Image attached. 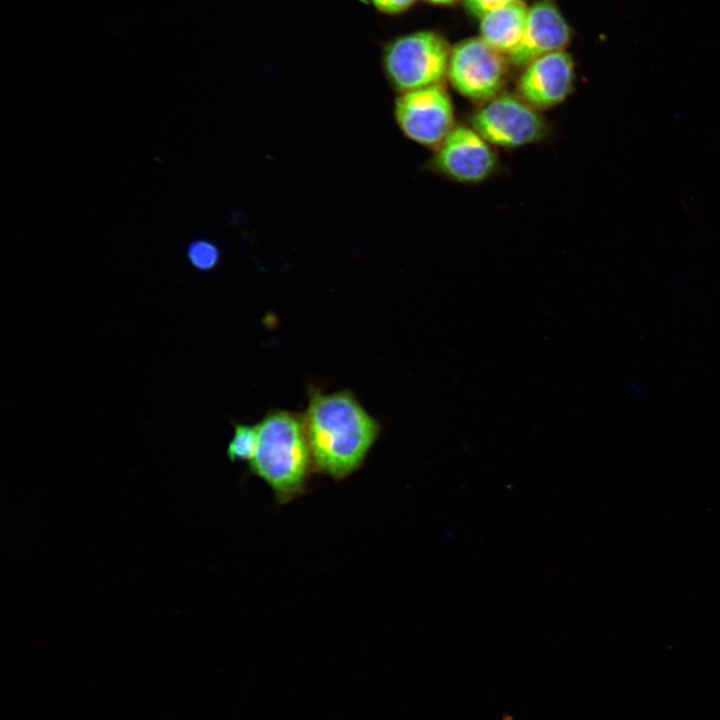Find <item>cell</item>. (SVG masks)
<instances>
[{"label":"cell","instance_id":"cell-4","mask_svg":"<svg viewBox=\"0 0 720 720\" xmlns=\"http://www.w3.org/2000/svg\"><path fill=\"white\" fill-rule=\"evenodd\" d=\"M469 125L492 146L508 149L538 143L549 134L540 110L519 95L503 92L481 103Z\"/></svg>","mask_w":720,"mask_h":720},{"label":"cell","instance_id":"cell-8","mask_svg":"<svg viewBox=\"0 0 720 720\" xmlns=\"http://www.w3.org/2000/svg\"><path fill=\"white\" fill-rule=\"evenodd\" d=\"M575 83V64L565 50L536 58L524 67L517 81V95L542 111L567 99Z\"/></svg>","mask_w":720,"mask_h":720},{"label":"cell","instance_id":"cell-7","mask_svg":"<svg viewBox=\"0 0 720 720\" xmlns=\"http://www.w3.org/2000/svg\"><path fill=\"white\" fill-rule=\"evenodd\" d=\"M425 168L454 182L477 184L495 175L499 158L470 125H456L434 149Z\"/></svg>","mask_w":720,"mask_h":720},{"label":"cell","instance_id":"cell-5","mask_svg":"<svg viewBox=\"0 0 720 720\" xmlns=\"http://www.w3.org/2000/svg\"><path fill=\"white\" fill-rule=\"evenodd\" d=\"M509 63L480 36L472 37L451 49L446 77L461 96L481 104L501 93Z\"/></svg>","mask_w":720,"mask_h":720},{"label":"cell","instance_id":"cell-13","mask_svg":"<svg viewBox=\"0 0 720 720\" xmlns=\"http://www.w3.org/2000/svg\"><path fill=\"white\" fill-rule=\"evenodd\" d=\"M517 0H464L466 9L479 19L487 12Z\"/></svg>","mask_w":720,"mask_h":720},{"label":"cell","instance_id":"cell-9","mask_svg":"<svg viewBox=\"0 0 720 720\" xmlns=\"http://www.w3.org/2000/svg\"><path fill=\"white\" fill-rule=\"evenodd\" d=\"M571 36V28L557 5L552 0H539L529 7L522 39L508 60L516 67H525L538 57L564 50Z\"/></svg>","mask_w":720,"mask_h":720},{"label":"cell","instance_id":"cell-1","mask_svg":"<svg viewBox=\"0 0 720 720\" xmlns=\"http://www.w3.org/2000/svg\"><path fill=\"white\" fill-rule=\"evenodd\" d=\"M307 395L302 417L313 470L341 481L363 465L381 433V424L351 390L324 393L309 385Z\"/></svg>","mask_w":720,"mask_h":720},{"label":"cell","instance_id":"cell-6","mask_svg":"<svg viewBox=\"0 0 720 720\" xmlns=\"http://www.w3.org/2000/svg\"><path fill=\"white\" fill-rule=\"evenodd\" d=\"M393 116L403 136L433 150L456 126L452 99L441 83L399 93Z\"/></svg>","mask_w":720,"mask_h":720},{"label":"cell","instance_id":"cell-14","mask_svg":"<svg viewBox=\"0 0 720 720\" xmlns=\"http://www.w3.org/2000/svg\"><path fill=\"white\" fill-rule=\"evenodd\" d=\"M379 11L386 14H398L407 10L415 0H371Z\"/></svg>","mask_w":720,"mask_h":720},{"label":"cell","instance_id":"cell-10","mask_svg":"<svg viewBox=\"0 0 720 720\" xmlns=\"http://www.w3.org/2000/svg\"><path fill=\"white\" fill-rule=\"evenodd\" d=\"M529 7L517 0L491 10L480 18V37L508 56L522 39Z\"/></svg>","mask_w":720,"mask_h":720},{"label":"cell","instance_id":"cell-15","mask_svg":"<svg viewBox=\"0 0 720 720\" xmlns=\"http://www.w3.org/2000/svg\"><path fill=\"white\" fill-rule=\"evenodd\" d=\"M425 1H428L433 4H438V5H449V4L454 3L457 0H425Z\"/></svg>","mask_w":720,"mask_h":720},{"label":"cell","instance_id":"cell-3","mask_svg":"<svg viewBox=\"0 0 720 720\" xmlns=\"http://www.w3.org/2000/svg\"><path fill=\"white\" fill-rule=\"evenodd\" d=\"M451 49L433 31L400 36L388 43L382 54L386 79L398 94L440 84L447 76Z\"/></svg>","mask_w":720,"mask_h":720},{"label":"cell","instance_id":"cell-2","mask_svg":"<svg viewBox=\"0 0 720 720\" xmlns=\"http://www.w3.org/2000/svg\"><path fill=\"white\" fill-rule=\"evenodd\" d=\"M256 425L258 445L248 470L270 487L278 504H287L306 493L314 472L302 414L270 409Z\"/></svg>","mask_w":720,"mask_h":720},{"label":"cell","instance_id":"cell-11","mask_svg":"<svg viewBox=\"0 0 720 720\" xmlns=\"http://www.w3.org/2000/svg\"><path fill=\"white\" fill-rule=\"evenodd\" d=\"M234 432L227 445L226 456L231 462H250L257 450V425L231 421Z\"/></svg>","mask_w":720,"mask_h":720},{"label":"cell","instance_id":"cell-12","mask_svg":"<svg viewBox=\"0 0 720 720\" xmlns=\"http://www.w3.org/2000/svg\"><path fill=\"white\" fill-rule=\"evenodd\" d=\"M186 258L199 272H210L221 262L222 254L215 242L206 238L191 240L186 246Z\"/></svg>","mask_w":720,"mask_h":720}]
</instances>
